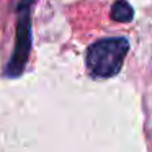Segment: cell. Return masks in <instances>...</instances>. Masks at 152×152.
<instances>
[{"label": "cell", "instance_id": "obj_1", "mask_svg": "<svg viewBox=\"0 0 152 152\" xmlns=\"http://www.w3.org/2000/svg\"><path fill=\"white\" fill-rule=\"evenodd\" d=\"M129 51L126 38H105L93 43L87 51V67L98 79H108L121 70Z\"/></svg>", "mask_w": 152, "mask_h": 152}, {"label": "cell", "instance_id": "obj_2", "mask_svg": "<svg viewBox=\"0 0 152 152\" xmlns=\"http://www.w3.org/2000/svg\"><path fill=\"white\" fill-rule=\"evenodd\" d=\"M31 0H21L18 7V20H17V36H15V48L12 57L5 67L7 77H18L23 74L25 66L28 62L31 49Z\"/></svg>", "mask_w": 152, "mask_h": 152}, {"label": "cell", "instance_id": "obj_3", "mask_svg": "<svg viewBox=\"0 0 152 152\" xmlns=\"http://www.w3.org/2000/svg\"><path fill=\"white\" fill-rule=\"evenodd\" d=\"M134 17V10L132 7L126 2V0H116L111 7V18L119 23H128Z\"/></svg>", "mask_w": 152, "mask_h": 152}]
</instances>
